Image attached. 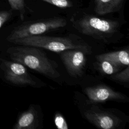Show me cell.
Instances as JSON below:
<instances>
[{
    "label": "cell",
    "mask_w": 129,
    "mask_h": 129,
    "mask_svg": "<svg viewBox=\"0 0 129 129\" xmlns=\"http://www.w3.org/2000/svg\"><path fill=\"white\" fill-rule=\"evenodd\" d=\"M84 92L88 97V103L91 104L110 101L120 102L128 101L127 96L104 84L86 87Z\"/></svg>",
    "instance_id": "cell-7"
},
{
    "label": "cell",
    "mask_w": 129,
    "mask_h": 129,
    "mask_svg": "<svg viewBox=\"0 0 129 129\" xmlns=\"http://www.w3.org/2000/svg\"><path fill=\"white\" fill-rule=\"evenodd\" d=\"M60 8H68L73 6L70 0H41Z\"/></svg>",
    "instance_id": "cell-16"
},
{
    "label": "cell",
    "mask_w": 129,
    "mask_h": 129,
    "mask_svg": "<svg viewBox=\"0 0 129 129\" xmlns=\"http://www.w3.org/2000/svg\"><path fill=\"white\" fill-rule=\"evenodd\" d=\"M67 20L60 17H53L22 24L15 28L7 39L12 42L16 39L29 36L42 35L65 27Z\"/></svg>",
    "instance_id": "cell-4"
},
{
    "label": "cell",
    "mask_w": 129,
    "mask_h": 129,
    "mask_svg": "<svg viewBox=\"0 0 129 129\" xmlns=\"http://www.w3.org/2000/svg\"><path fill=\"white\" fill-rule=\"evenodd\" d=\"M10 58L53 80L60 77L57 64L40 48L27 45L10 47L7 50Z\"/></svg>",
    "instance_id": "cell-1"
},
{
    "label": "cell",
    "mask_w": 129,
    "mask_h": 129,
    "mask_svg": "<svg viewBox=\"0 0 129 129\" xmlns=\"http://www.w3.org/2000/svg\"><path fill=\"white\" fill-rule=\"evenodd\" d=\"M77 36L71 34L67 37H54L42 34L16 39L11 42L17 45L32 46L58 53L68 49H79L90 54L91 46Z\"/></svg>",
    "instance_id": "cell-3"
},
{
    "label": "cell",
    "mask_w": 129,
    "mask_h": 129,
    "mask_svg": "<svg viewBox=\"0 0 129 129\" xmlns=\"http://www.w3.org/2000/svg\"><path fill=\"white\" fill-rule=\"evenodd\" d=\"M96 59H107L116 65L120 67H126L129 64L128 49L120 50L118 51L109 52L97 55L95 56Z\"/></svg>",
    "instance_id": "cell-11"
},
{
    "label": "cell",
    "mask_w": 129,
    "mask_h": 129,
    "mask_svg": "<svg viewBox=\"0 0 129 129\" xmlns=\"http://www.w3.org/2000/svg\"><path fill=\"white\" fill-rule=\"evenodd\" d=\"M11 8L15 10L20 11L21 19H23V14L25 12L24 0H8Z\"/></svg>",
    "instance_id": "cell-15"
},
{
    "label": "cell",
    "mask_w": 129,
    "mask_h": 129,
    "mask_svg": "<svg viewBox=\"0 0 129 129\" xmlns=\"http://www.w3.org/2000/svg\"><path fill=\"white\" fill-rule=\"evenodd\" d=\"M125 0H95L94 11L99 15H104L119 11Z\"/></svg>",
    "instance_id": "cell-10"
},
{
    "label": "cell",
    "mask_w": 129,
    "mask_h": 129,
    "mask_svg": "<svg viewBox=\"0 0 129 129\" xmlns=\"http://www.w3.org/2000/svg\"><path fill=\"white\" fill-rule=\"evenodd\" d=\"M110 79L120 83H128L129 82V66H126L122 71L111 75Z\"/></svg>",
    "instance_id": "cell-13"
},
{
    "label": "cell",
    "mask_w": 129,
    "mask_h": 129,
    "mask_svg": "<svg viewBox=\"0 0 129 129\" xmlns=\"http://www.w3.org/2000/svg\"><path fill=\"white\" fill-rule=\"evenodd\" d=\"M71 22L80 33L106 43L113 42L119 32L120 25L117 21L101 19L93 15L73 16Z\"/></svg>",
    "instance_id": "cell-2"
},
{
    "label": "cell",
    "mask_w": 129,
    "mask_h": 129,
    "mask_svg": "<svg viewBox=\"0 0 129 129\" xmlns=\"http://www.w3.org/2000/svg\"><path fill=\"white\" fill-rule=\"evenodd\" d=\"M54 122L56 127L58 129H68V124L63 117L60 112H56L54 117Z\"/></svg>",
    "instance_id": "cell-14"
},
{
    "label": "cell",
    "mask_w": 129,
    "mask_h": 129,
    "mask_svg": "<svg viewBox=\"0 0 129 129\" xmlns=\"http://www.w3.org/2000/svg\"><path fill=\"white\" fill-rule=\"evenodd\" d=\"M98 66L101 72L107 75H111L119 72L121 67L105 59H96Z\"/></svg>",
    "instance_id": "cell-12"
},
{
    "label": "cell",
    "mask_w": 129,
    "mask_h": 129,
    "mask_svg": "<svg viewBox=\"0 0 129 129\" xmlns=\"http://www.w3.org/2000/svg\"><path fill=\"white\" fill-rule=\"evenodd\" d=\"M5 79L11 83L20 86H30L40 88L46 86L45 83L30 74L23 64L14 61L1 60Z\"/></svg>",
    "instance_id": "cell-5"
},
{
    "label": "cell",
    "mask_w": 129,
    "mask_h": 129,
    "mask_svg": "<svg viewBox=\"0 0 129 129\" xmlns=\"http://www.w3.org/2000/svg\"><path fill=\"white\" fill-rule=\"evenodd\" d=\"M83 114L89 122L99 128L116 129L125 123L124 116L117 110L102 108L96 104H91Z\"/></svg>",
    "instance_id": "cell-6"
},
{
    "label": "cell",
    "mask_w": 129,
    "mask_h": 129,
    "mask_svg": "<svg viewBox=\"0 0 129 129\" xmlns=\"http://www.w3.org/2000/svg\"><path fill=\"white\" fill-rule=\"evenodd\" d=\"M87 53L79 49H68L59 52L68 74L75 78L81 77L84 72Z\"/></svg>",
    "instance_id": "cell-8"
},
{
    "label": "cell",
    "mask_w": 129,
    "mask_h": 129,
    "mask_svg": "<svg viewBox=\"0 0 129 129\" xmlns=\"http://www.w3.org/2000/svg\"><path fill=\"white\" fill-rule=\"evenodd\" d=\"M41 112L39 106L31 104L19 116L14 129H36L42 121Z\"/></svg>",
    "instance_id": "cell-9"
},
{
    "label": "cell",
    "mask_w": 129,
    "mask_h": 129,
    "mask_svg": "<svg viewBox=\"0 0 129 129\" xmlns=\"http://www.w3.org/2000/svg\"><path fill=\"white\" fill-rule=\"evenodd\" d=\"M12 13L10 11L0 12V28L11 17Z\"/></svg>",
    "instance_id": "cell-17"
}]
</instances>
